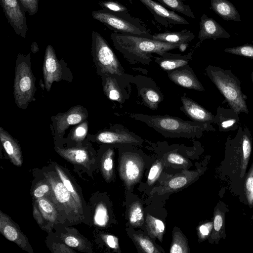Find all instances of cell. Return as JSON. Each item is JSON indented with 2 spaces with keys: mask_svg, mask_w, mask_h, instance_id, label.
<instances>
[{
  "mask_svg": "<svg viewBox=\"0 0 253 253\" xmlns=\"http://www.w3.org/2000/svg\"><path fill=\"white\" fill-rule=\"evenodd\" d=\"M252 79H253V72L252 73Z\"/></svg>",
  "mask_w": 253,
  "mask_h": 253,
  "instance_id": "53",
  "label": "cell"
},
{
  "mask_svg": "<svg viewBox=\"0 0 253 253\" xmlns=\"http://www.w3.org/2000/svg\"><path fill=\"white\" fill-rule=\"evenodd\" d=\"M52 250L54 253H75L68 246L62 244H55L52 246Z\"/></svg>",
  "mask_w": 253,
  "mask_h": 253,
  "instance_id": "49",
  "label": "cell"
},
{
  "mask_svg": "<svg viewBox=\"0 0 253 253\" xmlns=\"http://www.w3.org/2000/svg\"><path fill=\"white\" fill-rule=\"evenodd\" d=\"M43 75L47 91L50 90L54 82L59 81L61 78V67L51 45H48L45 49L43 63Z\"/></svg>",
  "mask_w": 253,
  "mask_h": 253,
  "instance_id": "12",
  "label": "cell"
},
{
  "mask_svg": "<svg viewBox=\"0 0 253 253\" xmlns=\"http://www.w3.org/2000/svg\"><path fill=\"white\" fill-rule=\"evenodd\" d=\"M96 139L107 144H137L140 142V138L126 128H117L106 130L99 133Z\"/></svg>",
  "mask_w": 253,
  "mask_h": 253,
  "instance_id": "15",
  "label": "cell"
},
{
  "mask_svg": "<svg viewBox=\"0 0 253 253\" xmlns=\"http://www.w3.org/2000/svg\"><path fill=\"white\" fill-rule=\"evenodd\" d=\"M195 38V35L190 31L185 29L177 32H165L152 35V39L180 44L188 43Z\"/></svg>",
  "mask_w": 253,
  "mask_h": 253,
  "instance_id": "21",
  "label": "cell"
},
{
  "mask_svg": "<svg viewBox=\"0 0 253 253\" xmlns=\"http://www.w3.org/2000/svg\"><path fill=\"white\" fill-rule=\"evenodd\" d=\"M224 215L219 210H216L214 212L213 220L214 233L219 234L221 233V230L224 226Z\"/></svg>",
  "mask_w": 253,
  "mask_h": 253,
  "instance_id": "43",
  "label": "cell"
},
{
  "mask_svg": "<svg viewBox=\"0 0 253 253\" xmlns=\"http://www.w3.org/2000/svg\"><path fill=\"white\" fill-rule=\"evenodd\" d=\"M167 159L171 164L178 165H187L188 162L187 160L181 155L174 152L169 153Z\"/></svg>",
  "mask_w": 253,
  "mask_h": 253,
  "instance_id": "45",
  "label": "cell"
},
{
  "mask_svg": "<svg viewBox=\"0 0 253 253\" xmlns=\"http://www.w3.org/2000/svg\"><path fill=\"white\" fill-rule=\"evenodd\" d=\"M114 150L108 149L103 154L101 160L102 175L107 181L111 180L113 174Z\"/></svg>",
  "mask_w": 253,
  "mask_h": 253,
  "instance_id": "27",
  "label": "cell"
},
{
  "mask_svg": "<svg viewBox=\"0 0 253 253\" xmlns=\"http://www.w3.org/2000/svg\"><path fill=\"white\" fill-rule=\"evenodd\" d=\"M92 16L115 33L139 36L152 39L151 31L145 23L130 14H120L104 9L93 11Z\"/></svg>",
  "mask_w": 253,
  "mask_h": 253,
  "instance_id": "4",
  "label": "cell"
},
{
  "mask_svg": "<svg viewBox=\"0 0 253 253\" xmlns=\"http://www.w3.org/2000/svg\"><path fill=\"white\" fill-rule=\"evenodd\" d=\"M212 223L207 222L199 227L198 233L199 237L202 239H205L210 234L212 227Z\"/></svg>",
  "mask_w": 253,
  "mask_h": 253,
  "instance_id": "47",
  "label": "cell"
},
{
  "mask_svg": "<svg viewBox=\"0 0 253 253\" xmlns=\"http://www.w3.org/2000/svg\"><path fill=\"white\" fill-rule=\"evenodd\" d=\"M199 24L200 30L198 38L201 42L207 39L215 40L218 38H228L230 37V34L219 23L205 14L201 16Z\"/></svg>",
  "mask_w": 253,
  "mask_h": 253,
  "instance_id": "14",
  "label": "cell"
},
{
  "mask_svg": "<svg viewBox=\"0 0 253 253\" xmlns=\"http://www.w3.org/2000/svg\"><path fill=\"white\" fill-rule=\"evenodd\" d=\"M94 58L101 73L107 76L121 78L124 68L105 39L98 32L92 33Z\"/></svg>",
  "mask_w": 253,
  "mask_h": 253,
  "instance_id": "5",
  "label": "cell"
},
{
  "mask_svg": "<svg viewBox=\"0 0 253 253\" xmlns=\"http://www.w3.org/2000/svg\"><path fill=\"white\" fill-rule=\"evenodd\" d=\"M99 4L104 9L110 11L120 14H130L126 7L117 1H104L100 2Z\"/></svg>",
  "mask_w": 253,
  "mask_h": 253,
  "instance_id": "37",
  "label": "cell"
},
{
  "mask_svg": "<svg viewBox=\"0 0 253 253\" xmlns=\"http://www.w3.org/2000/svg\"><path fill=\"white\" fill-rule=\"evenodd\" d=\"M182 106L180 109L194 121L204 123L211 121L213 116L208 111L202 107L192 99L181 96Z\"/></svg>",
  "mask_w": 253,
  "mask_h": 253,
  "instance_id": "17",
  "label": "cell"
},
{
  "mask_svg": "<svg viewBox=\"0 0 253 253\" xmlns=\"http://www.w3.org/2000/svg\"><path fill=\"white\" fill-rule=\"evenodd\" d=\"M33 215L39 225L41 226H43L44 219L36 202L33 204Z\"/></svg>",
  "mask_w": 253,
  "mask_h": 253,
  "instance_id": "48",
  "label": "cell"
},
{
  "mask_svg": "<svg viewBox=\"0 0 253 253\" xmlns=\"http://www.w3.org/2000/svg\"><path fill=\"white\" fill-rule=\"evenodd\" d=\"M162 169V163L160 160L157 161L152 165L147 176V183L149 185H151L157 180Z\"/></svg>",
  "mask_w": 253,
  "mask_h": 253,
  "instance_id": "40",
  "label": "cell"
},
{
  "mask_svg": "<svg viewBox=\"0 0 253 253\" xmlns=\"http://www.w3.org/2000/svg\"><path fill=\"white\" fill-rule=\"evenodd\" d=\"M87 130V122H82L74 129L72 135V139L78 142L82 141L86 136Z\"/></svg>",
  "mask_w": 253,
  "mask_h": 253,
  "instance_id": "41",
  "label": "cell"
},
{
  "mask_svg": "<svg viewBox=\"0 0 253 253\" xmlns=\"http://www.w3.org/2000/svg\"><path fill=\"white\" fill-rule=\"evenodd\" d=\"M94 223L99 226H105L109 220L108 212L105 205L100 203L96 208L94 216Z\"/></svg>",
  "mask_w": 253,
  "mask_h": 253,
  "instance_id": "35",
  "label": "cell"
},
{
  "mask_svg": "<svg viewBox=\"0 0 253 253\" xmlns=\"http://www.w3.org/2000/svg\"><path fill=\"white\" fill-rule=\"evenodd\" d=\"M130 4H132V0H127Z\"/></svg>",
  "mask_w": 253,
  "mask_h": 253,
  "instance_id": "52",
  "label": "cell"
},
{
  "mask_svg": "<svg viewBox=\"0 0 253 253\" xmlns=\"http://www.w3.org/2000/svg\"><path fill=\"white\" fill-rule=\"evenodd\" d=\"M0 231L8 240L17 244L22 249L33 253L28 238L17 225L4 213L0 211Z\"/></svg>",
  "mask_w": 253,
  "mask_h": 253,
  "instance_id": "11",
  "label": "cell"
},
{
  "mask_svg": "<svg viewBox=\"0 0 253 253\" xmlns=\"http://www.w3.org/2000/svg\"><path fill=\"white\" fill-rule=\"evenodd\" d=\"M146 227L149 235L162 241L165 230V225L163 221L150 214H147L146 217Z\"/></svg>",
  "mask_w": 253,
  "mask_h": 253,
  "instance_id": "25",
  "label": "cell"
},
{
  "mask_svg": "<svg viewBox=\"0 0 253 253\" xmlns=\"http://www.w3.org/2000/svg\"><path fill=\"white\" fill-rule=\"evenodd\" d=\"M207 73L236 113H248L240 82L236 77L228 71L212 66L207 68Z\"/></svg>",
  "mask_w": 253,
  "mask_h": 253,
  "instance_id": "3",
  "label": "cell"
},
{
  "mask_svg": "<svg viewBox=\"0 0 253 253\" xmlns=\"http://www.w3.org/2000/svg\"><path fill=\"white\" fill-rule=\"evenodd\" d=\"M226 52L248 57L253 59V43H247L234 47L227 48L224 49Z\"/></svg>",
  "mask_w": 253,
  "mask_h": 253,
  "instance_id": "36",
  "label": "cell"
},
{
  "mask_svg": "<svg viewBox=\"0 0 253 253\" xmlns=\"http://www.w3.org/2000/svg\"><path fill=\"white\" fill-rule=\"evenodd\" d=\"M52 188V196L55 201L69 215H78L82 211L71 193L64 186L58 175L48 173L44 174Z\"/></svg>",
  "mask_w": 253,
  "mask_h": 253,
  "instance_id": "8",
  "label": "cell"
},
{
  "mask_svg": "<svg viewBox=\"0 0 253 253\" xmlns=\"http://www.w3.org/2000/svg\"><path fill=\"white\" fill-rule=\"evenodd\" d=\"M140 95L143 103L148 108L152 110L158 108L161 97L156 90L152 88H145L142 90Z\"/></svg>",
  "mask_w": 253,
  "mask_h": 253,
  "instance_id": "32",
  "label": "cell"
},
{
  "mask_svg": "<svg viewBox=\"0 0 253 253\" xmlns=\"http://www.w3.org/2000/svg\"><path fill=\"white\" fill-rule=\"evenodd\" d=\"M55 170L57 173V175H58L59 178L62 181L64 186L72 195L76 203L77 204L80 209L82 211L83 204L80 195H79L75 187L73 185L72 182L60 167L56 165L55 166Z\"/></svg>",
  "mask_w": 253,
  "mask_h": 253,
  "instance_id": "31",
  "label": "cell"
},
{
  "mask_svg": "<svg viewBox=\"0 0 253 253\" xmlns=\"http://www.w3.org/2000/svg\"><path fill=\"white\" fill-rule=\"evenodd\" d=\"M55 150L63 158L75 164L86 166L90 160L88 152L84 148L61 149L57 147Z\"/></svg>",
  "mask_w": 253,
  "mask_h": 253,
  "instance_id": "23",
  "label": "cell"
},
{
  "mask_svg": "<svg viewBox=\"0 0 253 253\" xmlns=\"http://www.w3.org/2000/svg\"><path fill=\"white\" fill-rule=\"evenodd\" d=\"M191 58V53L181 55L166 52L160 57H155V62L165 71H172L188 65Z\"/></svg>",
  "mask_w": 253,
  "mask_h": 253,
  "instance_id": "18",
  "label": "cell"
},
{
  "mask_svg": "<svg viewBox=\"0 0 253 253\" xmlns=\"http://www.w3.org/2000/svg\"><path fill=\"white\" fill-rule=\"evenodd\" d=\"M5 15L15 33L25 38L28 28L24 12L17 0H0Z\"/></svg>",
  "mask_w": 253,
  "mask_h": 253,
  "instance_id": "10",
  "label": "cell"
},
{
  "mask_svg": "<svg viewBox=\"0 0 253 253\" xmlns=\"http://www.w3.org/2000/svg\"><path fill=\"white\" fill-rule=\"evenodd\" d=\"M86 118V113L83 107L74 106L65 113L56 116L57 132L63 133L69 126L80 123Z\"/></svg>",
  "mask_w": 253,
  "mask_h": 253,
  "instance_id": "16",
  "label": "cell"
},
{
  "mask_svg": "<svg viewBox=\"0 0 253 253\" xmlns=\"http://www.w3.org/2000/svg\"><path fill=\"white\" fill-rule=\"evenodd\" d=\"M153 15L155 20L168 28L176 25H188L189 22L173 10L153 0H138Z\"/></svg>",
  "mask_w": 253,
  "mask_h": 253,
  "instance_id": "9",
  "label": "cell"
},
{
  "mask_svg": "<svg viewBox=\"0 0 253 253\" xmlns=\"http://www.w3.org/2000/svg\"><path fill=\"white\" fill-rule=\"evenodd\" d=\"M133 238L143 252L147 253L160 252L147 236L140 234H134Z\"/></svg>",
  "mask_w": 253,
  "mask_h": 253,
  "instance_id": "34",
  "label": "cell"
},
{
  "mask_svg": "<svg viewBox=\"0 0 253 253\" xmlns=\"http://www.w3.org/2000/svg\"><path fill=\"white\" fill-rule=\"evenodd\" d=\"M61 239L69 247L77 250H83L85 248L84 241L80 237L73 234H66L61 236Z\"/></svg>",
  "mask_w": 253,
  "mask_h": 253,
  "instance_id": "38",
  "label": "cell"
},
{
  "mask_svg": "<svg viewBox=\"0 0 253 253\" xmlns=\"http://www.w3.org/2000/svg\"><path fill=\"white\" fill-rule=\"evenodd\" d=\"M101 237L104 242L110 248L115 250L119 249L118 239L116 237L109 234H103Z\"/></svg>",
  "mask_w": 253,
  "mask_h": 253,
  "instance_id": "46",
  "label": "cell"
},
{
  "mask_svg": "<svg viewBox=\"0 0 253 253\" xmlns=\"http://www.w3.org/2000/svg\"><path fill=\"white\" fill-rule=\"evenodd\" d=\"M198 174L197 171H185L175 175L165 183L160 193H169L181 189L193 181Z\"/></svg>",
  "mask_w": 253,
  "mask_h": 253,
  "instance_id": "22",
  "label": "cell"
},
{
  "mask_svg": "<svg viewBox=\"0 0 253 253\" xmlns=\"http://www.w3.org/2000/svg\"><path fill=\"white\" fill-rule=\"evenodd\" d=\"M131 118L142 122L164 135L169 137H190L199 132L203 126L198 122L186 121L168 115L131 114Z\"/></svg>",
  "mask_w": 253,
  "mask_h": 253,
  "instance_id": "2",
  "label": "cell"
},
{
  "mask_svg": "<svg viewBox=\"0 0 253 253\" xmlns=\"http://www.w3.org/2000/svg\"><path fill=\"white\" fill-rule=\"evenodd\" d=\"M169 252L170 253H187L189 252L187 240L179 230H175L173 233Z\"/></svg>",
  "mask_w": 253,
  "mask_h": 253,
  "instance_id": "30",
  "label": "cell"
},
{
  "mask_svg": "<svg viewBox=\"0 0 253 253\" xmlns=\"http://www.w3.org/2000/svg\"><path fill=\"white\" fill-rule=\"evenodd\" d=\"M110 38L115 48L131 63L149 64L153 53L160 56L166 52L178 48L180 45L142 36L115 32L111 33Z\"/></svg>",
  "mask_w": 253,
  "mask_h": 253,
  "instance_id": "1",
  "label": "cell"
},
{
  "mask_svg": "<svg viewBox=\"0 0 253 253\" xmlns=\"http://www.w3.org/2000/svg\"><path fill=\"white\" fill-rule=\"evenodd\" d=\"M103 90L109 99L119 103H123L124 101L123 92L115 77L107 76L105 78Z\"/></svg>",
  "mask_w": 253,
  "mask_h": 253,
  "instance_id": "24",
  "label": "cell"
},
{
  "mask_svg": "<svg viewBox=\"0 0 253 253\" xmlns=\"http://www.w3.org/2000/svg\"><path fill=\"white\" fill-rule=\"evenodd\" d=\"M13 88L17 105L21 108H26L32 101L36 88L30 66L25 61L16 66Z\"/></svg>",
  "mask_w": 253,
  "mask_h": 253,
  "instance_id": "6",
  "label": "cell"
},
{
  "mask_svg": "<svg viewBox=\"0 0 253 253\" xmlns=\"http://www.w3.org/2000/svg\"><path fill=\"white\" fill-rule=\"evenodd\" d=\"M30 15H35L38 9V0H19Z\"/></svg>",
  "mask_w": 253,
  "mask_h": 253,
  "instance_id": "44",
  "label": "cell"
},
{
  "mask_svg": "<svg viewBox=\"0 0 253 253\" xmlns=\"http://www.w3.org/2000/svg\"><path fill=\"white\" fill-rule=\"evenodd\" d=\"M182 0V1H185L186 0Z\"/></svg>",
  "mask_w": 253,
  "mask_h": 253,
  "instance_id": "54",
  "label": "cell"
},
{
  "mask_svg": "<svg viewBox=\"0 0 253 253\" xmlns=\"http://www.w3.org/2000/svg\"><path fill=\"white\" fill-rule=\"evenodd\" d=\"M245 191L249 205L252 207L253 206V163L246 178Z\"/></svg>",
  "mask_w": 253,
  "mask_h": 253,
  "instance_id": "39",
  "label": "cell"
},
{
  "mask_svg": "<svg viewBox=\"0 0 253 253\" xmlns=\"http://www.w3.org/2000/svg\"><path fill=\"white\" fill-rule=\"evenodd\" d=\"M169 79L175 84L189 89L203 91L204 88L188 65L168 72Z\"/></svg>",
  "mask_w": 253,
  "mask_h": 253,
  "instance_id": "13",
  "label": "cell"
},
{
  "mask_svg": "<svg viewBox=\"0 0 253 253\" xmlns=\"http://www.w3.org/2000/svg\"><path fill=\"white\" fill-rule=\"evenodd\" d=\"M44 220L49 222H55L57 212L52 203L45 197L36 199V202Z\"/></svg>",
  "mask_w": 253,
  "mask_h": 253,
  "instance_id": "26",
  "label": "cell"
},
{
  "mask_svg": "<svg viewBox=\"0 0 253 253\" xmlns=\"http://www.w3.org/2000/svg\"><path fill=\"white\" fill-rule=\"evenodd\" d=\"M242 154L241 166L243 170H246L250 159L252 144L250 137L246 133H244L242 137Z\"/></svg>",
  "mask_w": 253,
  "mask_h": 253,
  "instance_id": "33",
  "label": "cell"
},
{
  "mask_svg": "<svg viewBox=\"0 0 253 253\" xmlns=\"http://www.w3.org/2000/svg\"><path fill=\"white\" fill-rule=\"evenodd\" d=\"M128 221L134 227L140 226L144 221V212L141 204L139 201L132 203L128 210Z\"/></svg>",
  "mask_w": 253,
  "mask_h": 253,
  "instance_id": "28",
  "label": "cell"
},
{
  "mask_svg": "<svg viewBox=\"0 0 253 253\" xmlns=\"http://www.w3.org/2000/svg\"><path fill=\"white\" fill-rule=\"evenodd\" d=\"M162 5L191 18L195 15L189 5L185 4L181 0H157Z\"/></svg>",
  "mask_w": 253,
  "mask_h": 253,
  "instance_id": "29",
  "label": "cell"
},
{
  "mask_svg": "<svg viewBox=\"0 0 253 253\" xmlns=\"http://www.w3.org/2000/svg\"><path fill=\"white\" fill-rule=\"evenodd\" d=\"M0 139L11 162L16 166H21L23 163L21 148L15 140L2 127H0Z\"/></svg>",
  "mask_w": 253,
  "mask_h": 253,
  "instance_id": "19",
  "label": "cell"
},
{
  "mask_svg": "<svg viewBox=\"0 0 253 253\" xmlns=\"http://www.w3.org/2000/svg\"><path fill=\"white\" fill-rule=\"evenodd\" d=\"M36 186L33 191V196L36 199L43 197L46 194L52 192L51 185L48 181L47 183H38Z\"/></svg>",
  "mask_w": 253,
  "mask_h": 253,
  "instance_id": "42",
  "label": "cell"
},
{
  "mask_svg": "<svg viewBox=\"0 0 253 253\" xmlns=\"http://www.w3.org/2000/svg\"><path fill=\"white\" fill-rule=\"evenodd\" d=\"M235 119H230L223 122L221 125L223 128H227L232 126L236 122Z\"/></svg>",
  "mask_w": 253,
  "mask_h": 253,
  "instance_id": "50",
  "label": "cell"
},
{
  "mask_svg": "<svg viewBox=\"0 0 253 253\" xmlns=\"http://www.w3.org/2000/svg\"><path fill=\"white\" fill-rule=\"evenodd\" d=\"M144 169V161L139 154L130 152L122 154L119 163V174L126 187L139 181Z\"/></svg>",
  "mask_w": 253,
  "mask_h": 253,
  "instance_id": "7",
  "label": "cell"
},
{
  "mask_svg": "<svg viewBox=\"0 0 253 253\" xmlns=\"http://www.w3.org/2000/svg\"><path fill=\"white\" fill-rule=\"evenodd\" d=\"M211 8L224 20L241 21L238 11L229 0H211Z\"/></svg>",
  "mask_w": 253,
  "mask_h": 253,
  "instance_id": "20",
  "label": "cell"
},
{
  "mask_svg": "<svg viewBox=\"0 0 253 253\" xmlns=\"http://www.w3.org/2000/svg\"><path fill=\"white\" fill-rule=\"evenodd\" d=\"M31 47H32L31 49H32V50L33 51V52H35L38 50V45L36 42H34L32 43Z\"/></svg>",
  "mask_w": 253,
  "mask_h": 253,
  "instance_id": "51",
  "label": "cell"
}]
</instances>
